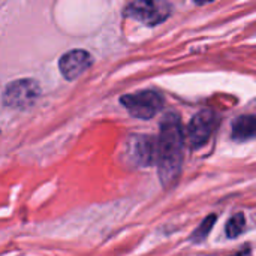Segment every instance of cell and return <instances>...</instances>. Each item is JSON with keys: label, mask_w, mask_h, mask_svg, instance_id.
<instances>
[{"label": "cell", "mask_w": 256, "mask_h": 256, "mask_svg": "<svg viewBox=\"0 0 256 256\" xmlns=\"http://www.w3.org/2000/svg\"><path fill=\"white\" fill-rule=\"evenodd\" d=\"M40 94L39 84L34 80H18L6 86L3 92V104L12 108H28Z\"/></svg>", "instance_id": "cell-4"}, {"label": "cell", "mask_w": 256, "mask_h": 256, "mask_svg": "<svg viewBox=\"0 0 256 256\" xmlns=\"http://www.w3.org/2000/svg\"><path fill=\"white\" fill-rule=\"evenodd\" d=\"M214 220H216V216H208L201 225H200V228L195 231V234H194V237H192V240L195 242V243H200V242H202L204 238H207V236H208V232H210V230L213 228V225H214Z\"/></svg>", "instance_id": "cell-10"}, {"label": "cell", "mask_w": 256, "mask_h": 256, "mask_svg": "<svg viewBox=\"0 0 256 256\" xmlns=\"http://www.w3.org/2000/svg\"><path fill=\"white\" fill-rule=\"evenodd\" d=\"M246 228V219L243 213L234 214L226 224V236L230 238H237Z\"/></svg>", "instance_id": "cell-9"}, {"label": "cell", "mask_w": 256, "mask_h": 256, "mask_svg": "<svg viewBox=\"0 0 256 256\" xmlns=\"http://www.w3.org/2000/svg\"><path fill=\"white\" fill-rule=\"evenodd\" d=\"M158 170L165 188H171L182 171L183 160V130L177 114L170 112L160 122V135L158 140Z\"/></svg>", "instance_id": "cell-1"}, {"label": "cell", "mask_w": 256, "mask_h": 256, "mask_svg": "<svg viewBox=\"0 0 256 256\" xmlns=\"http://www.w3.org/2000/svg\"><path fill=\"white\" fill-rule=\"evenodd\" d=\"M256 136L255 116H242L232 123V138L237 141H248Z\"/></svg>", "instance_id": "cell-8"}, {"label": "cell", "mask_w": 256, "mask_h": 256, "mask_svg": "<svg viewBox=\"0 0 256 256\" xmlns=\"http://www.w3.org/2000/svg\"><path fill=\"white\" fill-rule=\"evenodd\" d=\"M93 63V57L86 50H72L62 56L58 68L66 80H75L86 72Z\"/></svg>", "instance_id": "cell-6"}, {"label": "cell", "mask_w": 256, "mask_h": 256, "mask_svg": "<svg viewBox=\"0 0 256 256\" xmlns=\"http://www.w3.org/2000/svg\"><path fill=\"white\" fill-rule=\"evenodd\" d=\"M216 126V116L210 110H202L190 120L188 136L192 148H200L210 140Z\"/></svg>", "instance_id": "cell-5"}, {"label": "cell", "mask_w": 256, "mask_h": 256, "mask_svg": "<svg viewBox=\"0 0 256 256\" xmlns=\"http://www.w3.org/2000/svg\"><path fill=\"white\" fill-rule=\"evenodd\" d=\"M126 12L146 26H158L168 20L172 8L166 0H135L128 6Z\"/></svg>", "instance_id": "cell-3"}, {"label": "cell", "mask_w": 256, "mask_h": 256, "mask_svg": "<svg viewBox=\"0 0 256 256\" xmlns=\"http://www.w3.org/2000/svg\"><path fill=\"white\" fill-rule=\"evenodd\" d=\"M130 148L134 160L140 165H150L152 160L158 158V141L150 138H135Z\"/></svg>", "instance_id": "cell-7"}, {"label": "cell", "mask_w": 256, "mask_h": 256, "mask_svg": "<svg viewBox=\"0 0 256 256\" xmlns=\"http://www.w3.org/2000/svg\"><path fill=\"white\" fill-rule=\"evenodd\" d=\"M122 105L136 118H152L164 108V98L159 92L144 90L120 98Z\"/></svg>", "instance_id": "cell-2"}]
</instances>
